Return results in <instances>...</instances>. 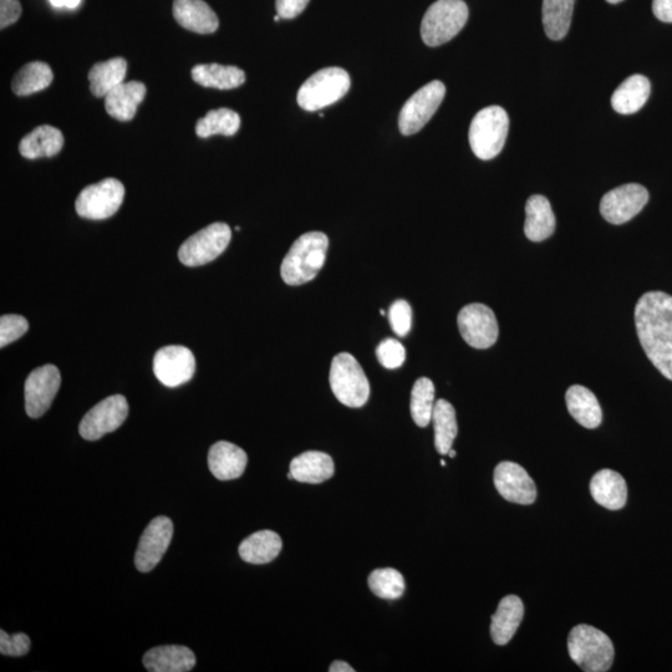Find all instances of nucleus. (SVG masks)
Returning <instances> with one entry per match:
<instances>
[{
    "label": "nucleus",
    "instance_id": "2eb2a0df",
    "mask_svg": "<svg viewBox=\"0 0 672 672\" xmlns=\"http://www.w3.org/2000/svg\"><path fill=\"white\" fill-rule=\"evenodd\" d=\"M61 384L55 365H44L30 373L25 381V410L32 419H39L50 409Z\"/></svg>",
    "mask_w": 672,
    "mask_h": 672
},
{
    "label": "nucleus",
    "instance_id": "6ab92c4d",
    "mask_svg": "<svg viewBox=\"0 0 672 672\" xmlns=\"http://www.w3.org/2000/svg\"><path fill=\"white\" fill-rule=\"evenodd\" d=\"M173 17L182 28L197 34H212L220 27L216 13L203 0H175Z\"/></svg>",
    "mask_w": 672,
    "mask_h": 672
},
{
    "label": "nucleus",
    "instance_id": "423d86ee",
    "mask_svg": "<svg viewBox=\"0 0 672 672\" xmlns=\"http://www.w3.org/2000/svg\"><path fill=\"white\" fill-rule=\"evenodd\" d=\"M348 71L341 68L319 70L305 81L298 91V104L305 111H319L338 103L350 89Z\"/></svg>",
    "mask_w": 672,
    "mask_h": 672
},
{
    "label": "nucleus",
    "instance_id": "aec40b11",
    "mask_svg": "<svg viewBox=\"0 0 672 672\" xmlns=\"http://www.w3.org/2000/svg\"><path fill=\"white\" fill-rule=\"evenodd\" d=\"M144 665L151 672H188L195 668L196 656L186 646H157L147 651Z\"/></svg>",
    "mask_w": 672,
    "mask_h": 672
},
{
    "label": "nucleus",
    "instance_id": "f257e3e1",
    "mask_svg": "<svg viewBox=\"0 0 672 672\" xmlns=\"http://www.w3.org/2000/svg\"><path fill=\"white\" fill-rule=\"evenodd\" d=\"M635 325L641 346L656 369L672 381V297L645 293L635 307Z\"/></svg>",
    "mask_w": 672,
    "mask_h": 672
},
{
    "label": "nucleus",
    "instance_id": "4be33fe9",
    "mask_svg": "<svg viewBox=\"0 0 672 672\" xmlns=\"http://www.w3.org/2000/svg\"><path fill=\"white\" fill-rule=\"evenodd\" d=\"M590 493L595 502L610 511H618L628 501V486L623 476L612 470H602L594 475L590 482Z\"/></svg>",
    "mask_w": 672,
    "mask_h": 672
},
{
    "label": "nucleus",
    "instance_id": "ddd939ff",
    "mask_svg": "<svg viewBox=\"0 0 672 672\" xmlns=\"http://www.w3.org/2000/svg\"><path fill=\"white\" fill-rule=\"evenodd\" d=\"M648 202V190L638 183H629L604 195L600 202V213L609 223L624 224L638 216Z\"/></svg>",
    "mask_w": 672,
    "mask_h": 672
},
{
    "label": "nucleus",
    "instance_id": "603ef678",
    "mask_svg": "<svg viewBox=\"0 0 672 672\" xmlns=\"http://www.w3.org/2000/svg\"><path fill=\"white\" fill-rule=\"evenodd\" d=\"M441 465H442V466H446V461L442 460V461H441Z\"/></svg>",
    "mask_w": 672,
    "mask_h": 672
},
{
    "label": "nucleus",
    "instance_id": "39448f33",
    "mask_svg": "<svg viewBox=\"0 0 672 672\" xmlns=\"http://www.w3.org/2000/svg\"><path fill=\"white\" fill-rule=\"evenodd\" d=\"M467 20L468 7L463 0H437L422 19V40L429 47H440L455 38Z\"/></svg>",
    "mask_w": 672,
    "mask_h": 672
},
{
    "label": "nucleus",
    "instance_id": "a19ab883",
    "mask_svg": "<svg viewBox=\"0 0 672 672\" xmlns=\"http://www.w3.org/2000/svg\"><path fill=\"white\" fill-rule=\"evenodd\" d=\"M30 650V639L23 633L9 635L0 630V654L5 656H23Z\"/></svg>",
    "mask_w": 672,
    "mask_h": 672
},
{
    "label": "nucleus",
    "instance_id": "a18cd8bd",
    "mask_svg": "<svg viewBox=\"0 0 672 672\" xmlns=\"http://www.w3.org/2000/svg\"><path fill=\"white\" fill-rule=\"evenodd\" d=\"M49 2L55 8L75 9L79 7L81 0H49Z\"/></svg>",
    "mask_w": 672,
    "mask_h": 672
},
{
    "label": "nucleus",
    "instance_id": "9b49d317",
    "mask_svg": "<svg viewBox=\"0 0 672 672\" xmlns=\"http://www.w3.org/2000/svg\"><path fill=\"white\" fill-rule=\"evenodd\" d=\"M129 415L125 396L112 395L95 405L81 420L79 432L88 441L100 440L124 424Z\"/></svg>",
    "mask_w": 672,
    "mask_h": 672
},
{
    "label": "nucleus",
    "instance_id": "f3484780",
    "mask_svg": "<svg viewBox=\"0 0 672 672\" xmlns=\"http://www.w3.org/2000/svg\"><path fill=\"white\" fill-rule=\"evenodd\" d=\"M495 486L504 500L517 504H532L537 498L536 483L522 466L514 462H501L496 467Z\"/></svg>",
    "mask_w": 672,
    "mask_h": 672
},
{
    "label": "nucleus",
    "instance_id": "bb28decb",
    "mask_svg": "<svg viewBox=\"0 0 672 672\" xmlns=\"http://www.w3.org/2000/svg\"><path fill=\"white\" fill-rule=\"evenodd\" d=\"M64 146V136L59 129L50 125L37 127L20 141V155L28 160L42 159L58 155Z\"/></svg>",
    "mask_w": 672,
    "mask_h": 672
},
{
    "label": "nucleus",
    "instance_id": "b1692460",
    "mask_svg": "<svg viewBox=\"0 0 672 672\" xmlns=\"http://www.w3.org/2000/svg\"><path fill=\"white\" fill-rule=\"evenodd\" d=\"M524 615V605L517 595L504 597L497 612L492 616L491 636L495 644L503 646L512 640L521 625Z\"/></svg>",
    "mask_w": 672,
    "mask_h": 672
},
{
    "label": "nucleus",
    "instance_id": "ea45409f",
    "mask_svg": "<svg viewBox=\"0 0 672 672\" xmlns=\"http://www.w3.org/2000/svg\"><path fill=\"white\" fill-rule=\"evenodd\" d=\"M389 322L397 336H406L412 327V310L406 300H396L389 310Z\"/></svg>",
    "mask_w": 672,
    "mask_h": 672
},
{
    "label": "nucleus",
    "instance_id": "dca6fc26",
    "mask_svg": "<svg viewBox=\"0 0 672 672\" xmlns=\"http://www.w3.org/2000/svg\"><path fill=\"white\" fill-rule=\"evenodd\" d=\"M173 523L170 518L161 516L152 519L142 533L135 556L136 568L142 573L151 572L165 556L172 541Z\"/></svg>",
    "mask_w": 672,
    "mask_h": 672
},
{
    "label": "nucleus",
    "instance_id": "7c9ffc66",
    "mask_svg": "<svg viewBox=\"0 0 672 672\" xmlns=\"http://www.w3.org/2000/svg\"><path fill=\"white\" fill-rule=\"evenodd\" d=\"M127 63L124 58H114L98 63L89 73L90 90L96 98H106L112 90L124 83Z\"/></svg>",
    "mask_w": 672,
    "mask_h": 672
},
{
    "label": "nucleus",
    "instance_id": "a211bd4d",
    "mask_svg": "<svg viewBox=\"0 0 672 672\" xmlns=\"http://www.w3.org/2000/svg\"><path fill=\"white\" fill-rule=\"evenodd\" d=\"M247 453L231 442L220 441L208 452V467L213 476L220 481L236 480L246 471Z\"/></svg>",
    "mask_w": 672,
    "mask_h": 672
},
{
    "label": "nucleus",
    "instance_id": "0eeeda50",
    "mask_svg": "<svg viewBox=\"0 0 672 672\" xmlns=\"http://www.w3.org/2000/svg\"><path fill=\"white\" fill-rule=\"evenodd\" d=\"M329 383L336 399L345 406L359 409L369 400V380L353 355L341 353L334 356Z\"/></svg>",
    "mask_w": 672,
    "mask_h": 672
},
{
    "label": "nucleus",
    "instance_id": "49530a36",
    "mask_svg": "<svg viewBox=\"0 0 672 672\" xmlns=\"http://www.w3.org/2000/svg\"><path fill=\"white\" fill-rule=\"evenodd\" d=\"M330 672H354L355 670L351 668L349 664H346L345 661H334L332 666L329 669Z\"/></svg>",
    "mask_w": 672,
    "mask_h": 672
},
{
    "label": "nucleus",
    "instance_id": "f704fd0d",
    "mask_svg": "<svg viewBox=\"0 0 672 672\" xmlns=\"http://www.w3.org/2000/svg\"><path fill=\"white\" fill-rule=\"evenodd\" d=\"M241 127V117L231 109H217L208 112L197 121L196 134L201 139L213 135L234 136Z\"/></svg>",
    "mask_w": 672,
    "mask_h": 672
},
{
    "label": "nucleus",
    "instance_id": "5701e85b",
    "mask_svg": "<svg viewBox=\"0 0 672 672\" xmlns=\"http://www.w3.org/2000/svg\"><path fill=\"white\" fill-rule=\"evenodd\" d=\"M556 231V216L546 197L534 195L526 203L524 234L532 242L546 241Z\"/></svg>",
    "mask_w": 672,
    "mask_h": 672
},
{
    "label": "nucleus",
    "instance_id": "37998d69",
    "mask_svg": "<svg viewBox=\"0 0 672 672\" xmlns=\"http://www.w3.org/2000/svg\"><path fill=\"white\" fill-rule=\"evenodd\" d=\"M310 0H277L278 15L282 19H294L308 7Z\"/></svg>",
    "mask_w": 672,
    "mask_h": 672
},
{
    "label": "nucleus",
    "instance_id": "473e14b6",
    "mask_svg": "<svg viewBox=\"0 0 672 672\" xmlns=\"http://www.w3.org/2000/svg\"><path fill=\"white\" fill-rule=\"evenodd\" d=\"M54 79L52 68L42 61H33L24 65L15 74L12 81V90L15 95L28 96L49 88Z\"/></svg>",
    "mask_w": 672,
    "mask_h": 672
},
{
    "label": "nucleus",
    "instance_id": "f03ea898",
    "mask_svg": "<svg viewBox=\"0 0 672 672\" xmlns=\"http://www.w3.org/2000/svg\"><path fill=\"white\" fill-rule=\"evenodd\" d=\"M329 247L327 234L309 232L294 242L283 259L280 274L288 285H302L318 276L323 268Z\"/></svg>",
    "mask_w": 672,
    "mask_h": 672
},
{
    "label": "nucleus",
    "instance_id": "1a4fd4ad",
    "mask_svg": "<svg viewBox=\"0 0 672 672\" xmlns=\"http://www.w3.org/2000/svg\"><path fill=\"white\" fill-rule=\"evenodd\" d=\"M125 187L116 178L85 187L75 202L76 212L86 220H106L114 216L124 202Z\"/></svg>",
    "mask_w": 672,
    "mask_h": 672
},
{
    "label": "nucleus",
    "instance_id": "c03bdc74",
    "mask_svg": "<svg viewBox=\"0 0 672 672\" xmlns=\"http://www.w3.org/2000/svg\"><path fill=\"white\" fill-rule=\"evenodd\" d=\"M655 17L664 23H672V0H654Z\"/></svg>",
    "mask_w": 672,
    "mask_h": 672
},
{
    "label": "nucleus",
    "instance_id": "09e8293b",
    "mask_svg": "<svg viewBox=\"0 0 672 672\" xmlns=\"http://www.w3.org/2000/svg\"><path fill=\"white\" fill-rule=\"evenodd\" d=\"M448 455H450V457H452V458L456 457V451H453L452 448H451L450 452H448Z\"/></svg>",
    "mask_w": 672,
    "mask_h": 672
},
{
    "label": "nucleus",
    "instance_id": "e433bc0d",
    "mask_svg": "<svg viewBox=\"0 0 672 672\" xmlns=\"http://www.w3.org/2000/svg\"><path fill=\"white\" fill-rule=\"evenodd\" d=\"M368 584L371 592L381 599L395 600L405 593V578L399 570L381 568L369 575Z\"/></svg>",
    "mask_w": 672,
    "mask_h": 672
},
{
    "label": "nucleus",
    "instance_id": "72a5a7b5",
    "mask_svg": "<svg viewBox=\"0 0 672 672\" xmlns=\"http://www.w3.org/2000/svg\"><path fill=\"white\" fill-rule=\"evenodd\" d=\"M432 421H434L436 450L440 455H448L458 432L456 411L450 402L444 399L436 402Z\"/></svg>",
    "mask_w": 672,
    "mask_h": 672
},
{
    "label": "nucleus",
    "instance_id": "4c0bfd02",
    "mask_svg": "<svg viewBox=\"0 0 672 672\" xmlns=\"http://www.w3.org/2000/svg\"><path fill=\"white\" fill-rule=\"evenodd\" d=\"M376 356L385 369L395 370L405 363L406 350L400 341L389 338L381 341L376 349Z\"/></svg>",
    "mask_w": 672,
    "mask_h": 672
},
{
    "label": "nucleus",
    "instance_id": "20e7f679",
    "mask_svg": "<svg viewBox=\"0 0 672 672\" xmlns=\"http://www.w3.org/2000/svg\"><path fill=\"white\" fill-rule=\"evenodd\" d=\"M508 129L509 117L501 106H488L477 112L468 134L473 154L485 161L495 159L506 144Z\"/></svg>",
    "mask_w": 672,
    "mask_h": 672
},
{
    "label": "nucleus",
    "instance_id": "a878e982",
    "mask_svg": "<svg viewBox=\"0 0 672 672\" xmlns=\"http://www.w3.org/2000/svg\"><path fill=\"white\" fill-rule=\"evenodd\" d=\"M569 414L585 429H597L603 420L597 396L582 385H573L565 394Z\"/></svg>",
    "mask_w": 672,
    "mask_h": 672
},
{
    "label": "nucleus",
    "instance_id": "c9c22d12",
    "mask_svg": "<svg viewBox=\"0 0 672 672\" xmlns=\"http://www.w3.org/2000/svg\"><path fill=\"white\" fill-rule=\"evenodd\" d=\"M411 416L419 427H426L432 421L435 409V385L430 379L416 381L411 392Z\"/></svg>",
    "mask_w": 672,
    "mask_h": 672
},
{
    "label": "nucleus",
    "instance_id": "412c9836",
    "mask_svg": "<svg viewBox=\"0 0 672 672\" xmlns=\"http://www.w3.org/2000/svg\"><path fill=\"white\" fill-rule=\"evenodd\" d=\"M289 472L295 481L318 485L334 476L335 466L328 453L308 451L293 458Z\"/></svg>",
    "mask_w": 672,
    "mask_h": 672
},
{
    "label": "nucleus",
    "instance_id": "c756f323",
    "mask_svg": "<svg viewBox=\"0 0 672 672\" xmlns=\"http://www.w3.org/2000/svg\"><path fill=\"white\" fill-rule=\"evenodd\" d=\"M282 547L279 534L266 529L244 539L239 546V556L247 563L267 564L279 556Z\"/></svg>",
    "mask_w": 672,
    "mask_h": 672
},
{
    "label": "nucleus",
    "instance_id": "6e6552de",
    "mask_svg": "<svg viewBox=\"0 0 672 672\" xmlns=\"http://www.w3.org/2000/svg\"><path fill=\"white\" fill-rule=\"evenodd\" d=\"M232 231L226 223H212L182 244L178 258L187 267H200L215 261L226 251Z\"/></svg>",
    "mask_w": 672,
    "mask_h": 672
},
{
    "label": "nucleus",
    "instance_id": "7ed1b4c3",
    "mask_svg": "<svg viewBox=\"0 0 672 672\" xmlns=\"http://www.w3.org/2000/svg\"><path fill=\"white\" fill-rule=\"evenodd\" d=\"M570 658L587 672H605L612 668L615 650L612 640L603 631L590 625H578L568 638Z\"/></svg>",
    "mask_w": 672,
    "mask_h": 672
},
{
    "label": "nucleus",
    "instance_id": "393cba45",
    "mask_svg": "<svg viewBox=\"0 0 672 672\" xmlns=\"http://www.w3.org/2000/svg\"><path fill=\"white\" fill-rule=\"evenodd\" d=\"M145 95L146 86L140 81L122 83L106 95L105 109L116 120L130 121L134 119L137 108L144 101Z\"/></svg>",
    "mask_w": 672,
    "mask_h": 672
},
{
    "label": "nucleus",
    "instance_id": "4468645a",
    "mask_svg": "<svg viewBox=\"0 0 672 672\" xmlns=\"http://www.w3.org/2000/svg\"><path fill=\"white\" fill-rule=\"evenodd\" d=\"M195 371V355L186 346H165L155 354V376L167 388H177L188 383L195 375Z\"/></svg>",
    "mask_w": 672,
    "mask_h": 672
},
{
    "label": "nucleus",
    "instance_id": "3c124183",
    "mask_svg": "<svg viewBox=\"0 0 672 672\" xmlns=\"http://www.w3.org/2000/svg\"><path fill=\"white\" fill-rule=\"evenodd\" d=\"M380 314H381V315H385V310L381 309V310H380Z\"/></svg>",
    "mask_w": 672,
    "mask_h": 672
},
{
    "label": "nucleus",
    "instance_id": "cd10ccee",
    "mask_svg": "<svg viewBox=\"0 0 672 672\" xmlns=\"http://www.w3.org/2000/svg\"><path fill=\"white\" fill-rule=\"evenodd\" d=\"M651 85L644 75H631L626 79L612 96L613 109L621 115H631L638 112L648 101Z\"/></svg>",
    "mask_w": 672,
    "mask_h": 672
},
{
    "label": "nucleus",
    "instance_id": "f8f14e48",
    "mask_svg": "<svg viewBox=\"0 0 672 672\" xmlns=\"http://www.w3.org/2000/svg\"><path fill=\"white\" fill-rule=\"evenodd\" d=\"M463 340L472 348L488 349L498 339V323L495 313L485 304H470L463 307L457 318Z\"/></svg>",
    "mask_w": 672,
    "mask_h": 672
},
{
    "label": "nucleus",
    "instance_id": "58836bf2",
    "mask_svg": "<svg viewBox=\"0 0 672 672\" xmlns=\"http://www.w3.org/2000/svg\"><path fill=\"white\" fill-rule=\"evenodd\" d=\"M28 329V320L22 317V315H3L0 318V346L4 348V346L22 338L28 332Z\"/></svg>",
    "mask_w": 672,
    "mask_h": 672
},
{
    "label": "nucleus",
    "instance_id": "79ce46f5",
    "mask_svg": "<svg viewBox=\"0 0 672 672\" xmlns=\"http://www.w3.org/2000/svg\"><path fill=\"white\" fill-rule=\"evenodd\" d=\"M20 15L22 5L19 0H0V28L5 29L18 22Z\"/></svg>",
    "mask_w": 672,
    "mask_h": 672
},
{
    "label": "nucleus",
    "instance_id": "8fccbe9b",
    "mask_svg": "<svg viewBox=\"0 0 672 672\" xmlns=\"http://www.w3.org/2000/svg\"><path fill=\"white\" fill-rule=\"evenodd\" d=\"M280 19H282L280 18V15H276V17H274V22H279Z\"/></svg>",
    "mask_w": 672,
    "mask_h": 672
},
{
    "label": "nucleus",
    "instance_id": "2f4dec72",
    "mask_svg": "<svg viewBox=\"0 0 672 672\" xmlns=\"http://www.w3.org/2000/svg\"><path fill=\"white\" fill-rule=\"evenodd\" d=\"M575 0H543V27L547 37L562 40L572 24Z\"/></svg>",
    "mask_w": 672,
    "mask_h": 672
},
{
    "label": "nucleus",
    "instance_id": "c85d7f7f",
    "mask_svg": "<svg viewBox=\"0 0 672 672\" xmlns=\"http://www.w3.org/2000/svg\"><path fill=\"white\" fill-rule=\"evenodd\" d=\"M192 79L205 88L232 90L246 81V73L237 66L200 64L192 69Z\"/></svg>",
    "mask_w": 672,
    "mask_h": 672
},
{
    "label": "nucleus",
    "instance_id": "de8ad7c7",
    "mask_svg": "<svg viewBox=\"0 0 672 672\" xmlns=\"http://www.w3.org/2000/svg\"><path fill=\"white\" fill-rule=\"evenodd\" d=\"M607 2L610 3V4H618V3L623 2V0H607Z\"/></svg>",
    "mask_w": 672,
    "mask_h": 672
},
{
    "label": "nucleus",
    "instance_id": "9d476101",
    "mask_svg": "<svg viewBox=\"0 0 672 672\" xmlns=\"http://www.w3.org/2000/svg\"><path fill=\"white\" fill-rule=\"evenodd\" d=\"M446 95V86L439 80L422 86L405 105L399 116V129L402 135L417 134L432 119L440 108Z\"/></svg>",
    "mask_w": 672,
    "mask_h": 672
}]
</instances>
